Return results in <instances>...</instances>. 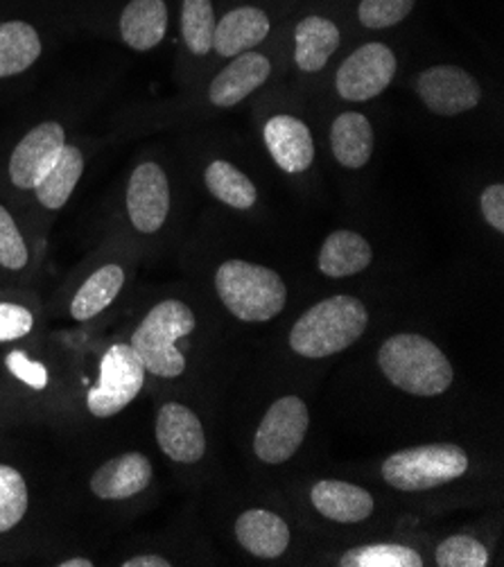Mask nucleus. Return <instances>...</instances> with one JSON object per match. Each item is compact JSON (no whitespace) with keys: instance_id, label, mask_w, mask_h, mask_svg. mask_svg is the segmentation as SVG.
<instances>
[{"instance_id":"f257e3e1","label":"nucleus","mask_w":504,"mask_h":567,"mask_svg":"<svg viewBox=\"0 0 504 567\" xmlns=\"http://www.w3.org/2000/svg\"><path fill=\"white\" fill-rule=\"evenodd\" d=\"M369 312L356 297L338 295L306 310L290 330V347L297 355L321 360L353 347L364 334Z\"/></svg>"},{"instance_id":"f03ea898","label":"nucleus","mask_w":504,"mask_h":567,"mask_svg":"<svg viewBox=\"0 0 504 567\" xmlns=\"http://www.w3.org/2000/svg\"><path fill=\"white\" fill-rule=\"evenodd\" d=\"M195 326V315L184 301L165 299L147 310L127 344L138 355L145 373L173 380L186 371V355L179 351L177 342L188 337Z\"/></svg>"},{"instance_id":"7ed1b4c3","label":"nucleus","mask_w":504,"mask_h":567,"mask_svg":"<svg viewBox=\"0 0 504 567\" xmlns=\"http://www.w3.org/2000/svg\"><path fill=\"white\" fill-rule=\"evenodd\" d=\"M387 380L412 395H441L455 380V369L443 351L423 334L403 332L389 337L378 351Z\"/></svg>"},{"instance_id":"20e7f679","label":"nucleus","mask_w":504,"mask_h":567,"mask_svg":"<svg viewBox=\"0 0 504 567\" xmlns=\"http://www.w3.org/2000/svg\"><path fill=\"white\" fill-rule=\"evenodd\" d=\"M219 301L240 321H269L288 301L284 278L274 269L247 260H227L215 271Z\"/></svg>"},{"instance_id":"39448f33","label":"nucleus","mask_w":504,"mask_h":567,"mask_svg":"<svg viewBox=\"0 0 504 567\" xmlns=\"http://www.w3.org/2000/svg\"><path fill=\"white\" fill-rule=\"evenodd\" d=\"M469 471V455L455 443H430L408 447L387 457L382 477L405 493L430 491L460 480Z\"/></svg>"},{"instance_id":"423d86ee","label":"nucleus","mask_w":504,"mask_h":567,"mask_svg":"<svg viewBox=\"0 0 504 567\" xmlns=\"http://www.w3.org/2000/svg\"><path fill=\"white\" fill-rule=\"evenodd\" d=\"M145 378V367L127 342L106 347L97 362V375L86 389V412L93 419H111L121 414L138 399Z\"/></svg>"},{"instance_id":"0eeeda50","label":"nucleus","mask_w":504,"mask_h":567,"mask_svg":"<svg viewBox=\"0 0 504 567\" xmlns=\"http://www.w3.org/2000/svg\"><path fill=\"white\" fill-rule=\"evenodd\" d=\"M69 143V130L60 121H41L30 127L8 152L3 163L6 188L19 197H30L34 186L52 167Z\"/></svg>"},{"instance_id":"6e6552de","label":"nucleus","mask_w":504,"mask_h":567,"mask_svg":"<svg viewBox=\"0 0 504 567\" xmlns=\"http://www.w3.org/2000/svg\"><path fill=\"white\" fill-rule=\"evenodd\" d=\"M125 217L136 236H158L173 210V186L165 167L152 158L136 163L125 184Z\"/></svg>"},{"instance_id":"1a4fd4ad","label":"nucleus","mask_w":504,"mask_h":567,"mask_svg":"<svg viewBox=\"0 0 504 567\" xmlns=\"http://www.w3.org/2000/svg\"><path fill=\"white\" fill-rule=\"evenodd\" d=\"M399 73V56L382 41L358 45L335 73V91L347 102H369L384 93Z\"/></svg>"},{"instance_id":"9d476101","label":"nucleus","mask_w":504,"mask_h":567,"mask_svg":"<svg viewBox=\"0 0 504 567\" xmlns=\"http://www.w3.org/2000/svg\"><path fill=\"white\" fill-rule=\"evenodd\" d=\"M308 427L310 414L301 399L286 395V399L274 401L254 436L256 457L269 466L286 464L297 455Z\"/></svg>"},{"instance_id":"9b49d317","label":"nucleus","mask_w":504,"mask_h":567,"mask_svg":"<svg viewBox=\"0 0 504 567\" xmlns=\"http://www.w3.org/2000/svg\"><path fill=\"white\" fill-rule=\"evenodd\" d=\"M416 93L436 116H462L482 102V86L473 73L453 64H436L419 73Z\"/></svg>"},{"instance_id":"f8f14e48","label":"nucleus","mask_w":504,"mask_h":567,"mask_svg":"<svg viewBox=\"0 0 504 567\" xmlns=\"http://www.w3.org/2000/svg\"><path fill=\"white\" fill-rule=\"evenodd\" d=\"M158 450L177 464H197L206 452V436L199 416L182 405L165 403L158 408L154 425Z\"/></svg>"},{"instance_id":"ddd939ff","label":"nucleus","mask_w":504,"mask_h":567,"mask_svg":"<svg viewBox=\"0 0 504 567\" xmlns=\"http://www.w3.org/2000/svg\"><path fill=\"white\" fill-rule=\"evenodd\" d=\"M171 30L167 0H123L114 17L116 39L134 52L156 50Z\"/></svg>"},{"instance_id":"4468645a","label":"nucleus","mask_w":504,"mask_h":567,"mask_svg":"<svg viewBox=\"0 0 504 567\" xmlns=\"http://www.w3.org/2000/svg\"><path fill=\"white\" fill-rule=\"evenodd\" d=\"M127 265L116 260V258H106L97 262L80 282L71 297L69 303V315L80 321H93L100 317L104 310L116 303L121 292L127 286Z\"/></svg>"},{"instance_id":"2eb2a0df","label":"nucleus","mask_w":504,"mask_h":567,"mask_svg":"<svg viewBox=\"0 0 504 567\" xmlns=\"http://www.w3.org/2000/svg\"><path fill=\"white\" fill-rule=\"evenodd\" d=\"M152 462L143 452H123L97 466L89 480V491L102 502H125L152 484Z\"/></svg>"},{"instance_id":"dca6fc26","label":"nucleus","mask_w":504,"mask_h":567,"mask_svg":"<svg viewBox=\"0 0 504 567\" xmlns=\"http://www.w3.org/2000/svg\"><path fill=\"white\" fill-rule=\"evenodd\" d=\"M263 141L274 163L288 175H301L315 163L310 127L290 113H276L263 130Z\"/></svg>"},{"instance_id":"f3484780","label":"nucleus","mask_w":504,"mask_h":567,"mask_svg":"<svg viewBox=\"0 0 504 567\" xmlns=\"http://www.w3.org/2000/svg\"><path fill=\"white\" fill-rule=\"evenodd\" d=\"M45 54L43 30L23 17L0 19V82L28 75Z\"/></svg>"},{"instance_id":"a211bd4d","label":"nucleus","mask_w":504,"mask_h":567,"mask_svg":"<svg viewBox=\"0 0 504 567\" xmlns=\"http://www.w3.org/2000/svg\"><path fill=\"white\" fill-rule=\"evenodd\" d=\"M271 75V60L265 52H243L224 66L208 86V100L217 109H232L256 93Z\"/></svg>"},{"instance_id":"6ab92c4d","label":"nucleus","mask_w":504,"mask_h":567,"mask_svg":"<svg viewBox=\"0 0 504 567\" xmlns=\"http://www.w3.org/2000/svg\"><path fill=\"white\" fill-rule=\"evenodd\" d=\"M86 169V150L80 143H66L58 161L30 193L32 204L45 217L58 215L75 195Z\"/></svg>"},{"instance_id":"aec40b11","label":"nucleus","mask_w":504,"mask_h":567,"mask_svg":"<svg viewBox=\"0 0 504 567\" xmlns=\"http://www.w3.org/2000/svg\"><path fill=\"white\" fill-rule=\"evenodd\" d=\"M271 32V17L258 6H238L224 12L215 25L213 52L234 60L243 52L256 50Z\"/></svg>"},{"instance_id":"412c9836","label":"nucleus","mask_w":504,"mask_h":567,"mask_svg":"<svg viewBox=\"0 0 504 567\" xmlns=\"http://www.w3.org/2000/svg\"><path fill=\"white\" fill-rule=\"evenodd\" d=\"M342 45V28L330 17L308 14L295 28V64L301 73L315 75L328 66Z\"/></svg>"},{"instance_id":"4be33fe9","label":"nucleus","mask_w":504,"mask_h":567,"mask_svg":"<svg viewBox=\"0 0 504 567\" xmlns=\"http://www.w3.org/2000/svg\"><path fill=\"white\" fill-rule=\"evenodd\" d=\"M310 499L323 518L342 525L364 523L376 506L369 491L338 480L317 482L310 491Z\"/></svg>"},{"instance_id":"5701e85b","label":"nucleus","mask_w":504,"mask_h":567,"mask_svg":"<svg viewBox=\"0 0 504 567\" xmlns=\"http://www.w3.org/2000/svg\"><path fill=\"white\" fill-rule=\"evenodd\" d=\"M330 150L342 167H364L376 150V132L371 121L360 111H344L330 125Z\"/></svg>"},{"instance_id":"b1692460","label":"nucleus","mask_w":504,"mask_h":567,"mask_svg":"<svg viewBox=\"0 0 504 567\" xmlns=\"http://www.w3.org/2000/svg\"><path fill=\"white\" fill-rule=\"evenodd\" d=\"M236 538L258 558H278L290 545V527L281 516L265 508H249L236 523Z\"/></svg>"},{"instance_id":"393cba45","label":"nucleus","mask_w":504,"mask_h":567,"mask_svg":"<svg viewBox=\"0 0 504 567\" xmlns=\"http://www.w3.org/2000/svg\"><path fill=\"white\" fill-rule=\"evenodd\" d=\"M373 260L369 240L356 231H332L319 251V271L330 278H347L364 271Z\"/></svg>"},{"instance_id":"a878e982","label":"nucleus","mask_w":504,"mask_h":567,"mask_svg":"<svg viewBox=\"0 0 504 567\" xmlns=\"http://www.w3.org/2000/svg\"><path fill=\"white\" fill-rule=\"evenodd\" d=\"M204 182L217 202L227 204L236 210H249L258 202L256 184L243 173L238 165L229 161H222V158L213 161L206 167Z\"/></svg>"},{"instance_id":"bb28decb","label":"nucleus","mask_w":504,"mask_h":567,"mask_svg":"<svg viewBox=\"0 0 504 567\" xmlns=\"http://www.w3.org/2000/svg\"><path fill=\"white\" fill-rule=\"evenodd\" d=\"M217 12L213 0H182L179 34L184 48L193 56H208L213 52Z\"/></svg>"},{"instance_id":"cd10ccee","label":"nucleus","mask_w":504,"mask_h":567,"mask_svg":"<svg viewBox=\"0 0 504 567\" xmlns=\"http://www.w3.org/2000/svg\"><path fill=\"white\" fill-rule=\"evenodd\" d=\"M30 512V488L25 475L0 462V536L12 534L23 525Z\"/></svg>"},{"instance_id":"c85d7f7f","label":"nucleus","mask_w":504,"mask_h":567,"mask_svg":"<svg viewBox=\"0 0 504 567\" xmlns=\"http://www.w3.org/2000/svg\"><path fill=\"white\" fill-rule=\"evenodd\" d=\"M32 245L14 210L0 202V271L25 274L32 265Z\"/></svg>"},{"instance_id":"c756f323","label":"nucleus","mask_w":504,"mask_h":567,"mask_svg":"<svg viewBox=\"0 0 504 567\" xmlns=\"http://www.w3.org/2000/svg\"><path fill=\"white\" fill-rule=\"evenodd\" d=\"M342 567H421L423 558L408 545L376 543L349 549L340 558Z\"/></svg>"},{"instance_id":"7c9ffc66","label":"nucleus","mask_w":504,"mask_h":567,"mask_svg":"<svg viewBox=\"0 0 504 567\" xmlns=\"http://www.w3.org/2000/svg\"><path fill=\"white\" fill-rule=\"evenodd\" d=\"M416 3L419 0H360L358 21L371 32L397 28L414 12Z\"/></svg>"},{"instance_id":"2f4dec72","label":"nucleus","mask_w":504,"mask_h":567,"mask_svg":"<svg viewBox=\"0 0 504 567\" xmlns=\"http://www.w3.org/2000/svg\"><path fill=\"white\" fill-rule=\"evenodd\" d=\"M439 567H486L488 551L486 547L471 536H451L436 547Z\"/></svg>"},{"instance_id":"473e14b6","label":"nucleus","mask_w":504,"mask_h":567,"mask_svg":"<svg viewBox=\"0 0 504 567\" xmlns=\"http://www.w3.org/2000/svg\"><path fill=\"white\" fill-rule=\"evenodd\" d=\"M37 328V312L23 301L0 297V344H17Z\"/></svg>"},{"instance_id":"72a5a7b5","label":"nucleus","mask_w":504,"mask_h":567,"mask_svg":"<svg viewBox=\"0 0 504 567\" xmlns=\"http://www.w3.org/2000/svg\"><path fill=\"white\" fill-rule=\"evenodd\" d=\"M3 369L8 371V375L17 382H21L25 389L34 391V393H43L48 391L52 375L45 362L32 358L28 351L23 349H12L6 358H3Z\"/></svg>"},{"instance_id":"f704fd0d","label":"nucleus","mask_w":504,"mask_h":567,"mask_svg":"<svg viewBox=\"0 0 504 567\" xmlns=\"http://www.w3.org/2000/svg\"><path fill=\"white\" fill-rule=\"evenodd\" d=\"M480 210L484 221L493 231L504 234V186L502 184H491L482 190Z\"/></svg>"},{"instance_id":"c9c22d12","label":"nucleus","mask_w":504,"mask_h":567,"mask_svg":"<svg viewBox=\"0 0 504 567\" xmlns=\"http://www.w3.org/2000/svg\"><path fill=\"white\" fill-rule=\"evenodd\" d=\"M123 567H171L173 563L158 554H136L121 563Z\"/></svg>"},{"instance_id":"e433bc0d","label":"nucleus","mask_w":504,"mask_h":567,"mask_svg":"<svg viewBox=\"0 0 504 567\" xmlns=\"http://www.w3.org/2000/svg\"><path fill=\"white\" fill-rule=\"evenodd\" d=\"M54 565H58V567H93L95 563L86 556H75V558H66V560L54 563Z\"/></svg>"}]
</instances>
